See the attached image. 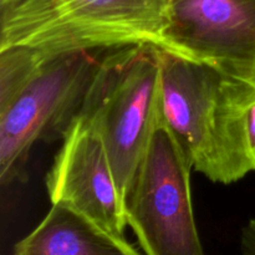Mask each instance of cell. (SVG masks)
<instances>
[{
  "label": "cell",
  "mask_w": 255,
  "mask_h": 255,
  "mask_svg": "<svg viewBox=\"0 0 255 255\" xmlns=\"http://www.w3.org/2000/svg\"><path fill=\"white\" fill-rule=\"evenodd\" d=\"M172 0H19L0 12V49L50 54L152 44L166 49Z\"/></svg>",
  "instance_id": "6da1fadb"
},
{
  "label": "cell",
  "mask_w": 255,
  "mask_h": 255,
  "mask_svg": "<svg viewBox=\"0 0 255 255\" xmlns=\"http://www.w3.org/2000/svg\"><path fill=\"white\" fill-rule=\"evenodd\" d=\"M161 65L162 49L156 45L107 50L77 115L102 138L125 202L162 120Z\"/></svg>",
  "instance_id": "7a4b0ae2"
},
{
  "label": "cell",
  "mask_w": 255,
  "mask_h": 255,
  "mask_svg": "<svg viewBox=\"0 0 255 255\" xmlns=\"http://www.w3.org/2000/svg\"><path fill=\"white\" fill-rule=\"evenodd\" d=\"M107 50L50 54L19 94L0 109V182L26 178L35 143L61 139L76 120Z\"/></svg>",
  "instance_id": "3957f363"
},
{
  "label": "cell",
  "mask_w": 255,
  "mask_h": 255,
  "mask_svg": "<svg viewBox=\"0 0 255 255\" xmlns=\"http://www.w3.org/2000/svg\"><path fill=\"white\" fill-rule=\"evenodd\" d=\"M188 153L161 120L125 202L127 227L144 255H206L192 203Z\"/></svg>",
  "instance_id": "277c9868"
},
{
  "label": "cell",
  "mask_w": 255,
  "mask_h": 255,
  "mask_svg": "<svg viewBox=\"0 0 255 255\" xmlns=\"http://www.w3.org/2000/svg\"><path fill=\"white\" fill-rule=\"evenodd\" d=\"M166 49L226 76L255 71V0H172Z\"/></svg>",
  "instance_id": "5b68a950"
},
{
  "label": "cell",
  "mask_w": 255,
  "mask_h": 255,
  "mask_svg": "<svg viewBox=\"0 0 255 255\" xmlns=\"http://www.w3.org/2000/svg\"><path fill=\"white\" fill-rule=\"evenodd\" d=\"M45 184L51 204L69 207L110 233L125 237V199L102 138L89 122L80 117L72 122Z\"/></svg>",
  "instance_id": "8992f818"
},
{
  "label": "cell",
  "mask_w": 255,
  "mask_h": 255,
  "mask_svg": "<svg viewBox=\"0 0 255 255\" xmlns=\"http://www.w3.org/2000/svg\"><path fill=\"white\" fill-rule=\"evenodd\" d=\"M222 74L162 49V119L188 153L194 171L219 183L216 115Z\"/></svg>",
  "instance_id": "52a82bcc"
},
{
  "label": "cell",
  "mask_w": 255,
  "mask_h": 255,
  "mask_svg": "<svg viewBox=\"0 0 255 255\" xmlns=\"http://www.w3.org/2000/svg\"><path fill=\"white\" fill-rule=\"evenodd\" d=\"M219 183L231 184L255 172V71L222 74L216 115Z\"/></svg>",
  "instance_id": "ba28073f"
},
{
  "label": "cell",
  "mask_w": 255,
  "mask_h": 255,
  "mask_svg": "<svg viewBox=\"0 0 255 255\" xmlns=\"http://www.w3.org/2000/svg\"><path fill=\"white\" fill-rule=\"evenodd\" d=\"M14 255H142L125 237L110 233L62 204H51L36 228L17 242Z\"/></svg>",
  "instance_id": "9c48e42d"
},
{
  "label": "cell",
  "mask_w": 255,
  "mask_h": 255,
  "mask_svg": "<svg viewBox=\"0 0 255 255\" xmlns=\"http://www.w3.org/2000/svg\"><path fill=\"white\" fill-rule=\"evenodd\" d=\"M49 55L50 52L25 45L0 49V109L19 94Z\"/></svg>",
  "instance_id": "30bf717a"
},
{
  "label": "cell",
  "mask_w": 255,
  "mask_h": 255,
  "mask_svg": "<svg viewBox=\"0 0 255 255\" xmlns=\"http://www.w3.org/2000/svg\"><path fill=\"white\" fill-rule=\"evenodd\" d=\"M241 255H255V218L251 219L242 229Z\"/></svg>",
  "instance_id": "8fae6325"
},
{
  "label": "cell",
  "mask_w": 255,
  "mask_h": 255,
  "mask_svg": "<svg viewBox=\"0 0 255 255\" xmlns=\"http://www.w3.org/2000/svg\"><path fill=\"white\" fill-rule=\"evenodd\" d=\"M19 0H0V12L11 9Z\"/></svg>",
  "instance_id": "7c38bea8"
}]
</instances>
